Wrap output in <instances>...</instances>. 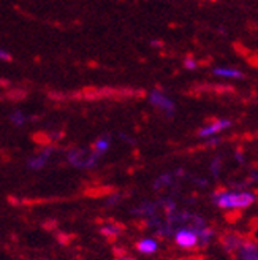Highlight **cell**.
<instances>
[{
    "label": "cell",
    "instance_id": "cell-1",
    "mask_svg": "<svg viewBox=\"0 0 258 260\" xmlns=\"http://www.w3.org/2000/svg\"><path fill=\"white\" fill-rule=\"evenodd\" d=\"M256 202L250 190H220L214 195V203L222 210H247Z\"/></svg>",
    "mask_w": 258,
    "mask_h": 260
},
{
    "label": "cell",
    "instance_id": "cell-2",
    "mask_svg": "<svg viewBox=\"0 0 258 260\" xmlns=\"http://www.w3.org/2000/svg\"><path fill=\"white\" fill-rule=\"evenodd\" d=\"M206 224L200 222L195 227H180L174 230L173 237L174 243L182 249H195L197 246H200V238H198V229Z\"/></svg>",
    "mask_w": 258,
    "mask_h": 260
},
{
    "label": "cell",
    "instance_id": "cell-3",
    "mask_svg": "<svg viewBox=\"0 0 258 260\" xmlns=\"http://www.w3.org/2000/svg\"><path fill=\"white\" fill-rule=\"evenodd\" d=\"M67 160L70 165L80 170H92L98 162V155L94 151H84V149H71L67 154Z\"/></svg>",
    "mask_w": 258,
    "mask_h": 260
},
{
    "label": "cell",
    "instance_id": "cell-4",
    "mask_svg": "<svg viewBox=\"0 0 258 260\" xmlns=\"http://www.w3.org/2000/svg\"><path fill=\"white\" fill-rule=\"evenodd\" d=\"M149 100H151V103L154 107L159 108L160 111H163L165 114H168V116H173L174 111H176L174 102L170 97H166L163 92H160V90H154V92H151Z\"/></svg>",
    "mask_w": 258,
    "mask_h": 260
},
{
    "label": "cell",
    "instance_id": "cell-5",
    "mask_svg": "<svg viewBox=\"0 0 258 260\" xmlns=\"http://www.w3.org/2000/svg\"><path fill=\"white\" fill-rule=\"evenodd\" d=\"M228 127H231V121L230 119H215L211 124L201 127L198 130V137L200 138H211V137H215L220 132H224V130L228 128Z\"/></svg>",
    "mask_w": 258,
    "mask_h": 260
},
{
    "label": "cell",
    "instance_id": "cell-6",
    "mask_svg": "<svg viewBox=\"0 0 258 260\" xmlns=\"http://www.w3.org/2000/svg\"><path fill=\"white\" fill-rule=\"evenodd\" d=\"M238 260H258V248L253 241H242L236 248Z\"/></svg>",
    "mask_w": 258,
    "mask_h": 260
},
{
    "label": "cell",
    "instance_id": "cell-7",
    "mask_svg": "<svg viewBox=\"0 0 258 260\" xmlns=\"http://www.w3.org/2000/svg\"><path fill=\"white\" fill-rule=\"evenodd\" d=\"M51 151L49 148L48 149H43V151H40L38 154H35V155H32V157L27 160V167L30 168V170H33V172H40V170H43V168L48 165V162H49V157H51Z\"/></svg>",
    "mask_w": 258,
    "mask_h": 260
},
{
    "label": "cell",
    "instance_id": "cell-8",
    "mask_svg": "<svg viewBox=\"0 0 258 260\" xmlns=\"http://www.w3.org/2000/svg\"><path fill=\"white\" fill-rule=\"evenodd\" d=\"M136 249L144 254V255H152L159 251V241L152 237H146V238H141L138 243H136Z\"/></svg>",
    "mask_w": 258,
    "mask_h": 260
},
{
    "label": "cell",
    "instance_id": "cell-9",
    "mask_svg": "<svg viewBox=\"0 0 258 260\" xmlns=\"http://www.w3.org/2000/svg\"><path fill=\"white\" fill-rule=\"evenodd\" d=\"M109 146H111V141H109V137H100L95 143H94V148L92 151L101 157L103 154H106L109 151Z\"/></svg>",
    "mask_w": 258,
    "mask_h": 260
},
{
    "label": "cell",
    "instance_id": "cell-10",
    "mask_svg": "<svg viewBox=\"0 0 258 260\" xmlns=\"http://www.w3.org/2000/svg\"><path fill=\"white\" fill-rule=\"evenodd\" d=\"M214 75L222 76V78H244V73L238 69H224V67H217L214 69Z\"/></svg>",
    "mask_w": 258,
    "mask_h": 260
},
{
    "label": "cell",
    "instance_id": "cell-11",
    "mask_svg": "<svg viewBox=\"0 0 258 260\" xmlns=\"http://www.w3.org/2000/svg\"><path fill=\"white\" fill-rule=\"evenodd\" d=\"M173 183V176L170 175V173H163V175H160L157 179H156V183H154V187L156 189H160V187H163V186H170Z\"/></svg>",
    "mask_w": 258,
    "mask_h": 260
},
{
    "label": "cell",
    "instance_id": "cell-12",
    "mask_svg": "<svg viewBox=\"0 0 258 260\" xmlns=\"http://www.w3.org/2000/svg\"><path fill=\"white\" fill-rule=\"evenodd\" d=\"M119 232H121V229L118 225H114V224H106V225L101 227V233L105 237H118Z\"/></svg>",
    "mask_w": 258,
    "mask_h": 260
},
{
    "label": "cell",
    "instance_id": "cell-13",
    "mask_svg": "<svg viewBox=\"0 0 258 260\" xmlns=\"http://www.w3.org/2000/svg\"><path fill=\"white\" fill-rule=\"evenodd\" d=\"M10 121L15 124L16 127H22L24 124H25V121H27V118L21 113V111H16V113H13L11 116H10Z\"/></svg>",
    "mask_w": 258,
    "mask_h": 260
},
{
    "label": "cell",
    "instance_id": "cell-14",
    "mask_svg": "<svg viewBox=\"0 0 258 260\" xmlns=\"http://www.w3.org/2000/svg\"><path fill=\"white\" fill-rule=\"evenodd\" d=\"M184 65H186V69H195L197 67V62H195V59H193V57H187L186 62H184Z\"/></svg>",
    "mask_w": 258,
    "mask_h": 260
},
{
    "label": "cell",
    "instance_id": "cell-15",
    "mask_svg": "<svg viewBox=\"0 0 258 260\" xmlns=\"http://www.w3.org/2000/svg\"><path fill=\"white\" fill-rule=\"evenodd\" d=\"M0 59H2V60H7V62H10L13 57L7 53V51H4V49H0Z\"/></svg>",
    "mask_w": 258,
    "mask_h": 260
},
{
    "label": "cell",
    "instance_id": "cell-16",
    "mask_svg": "<svg viewBox=\"0 0 258 260\" xmlns=\"http://www.w3.org/2000/svg\"><path fill=\"white\" fill-rule=\"evenodd\" d=\"M211 2H215V0H211Z\"/></svg>",
    "mask_w": 258,
    "mask_h": 260
}]
</instances>
